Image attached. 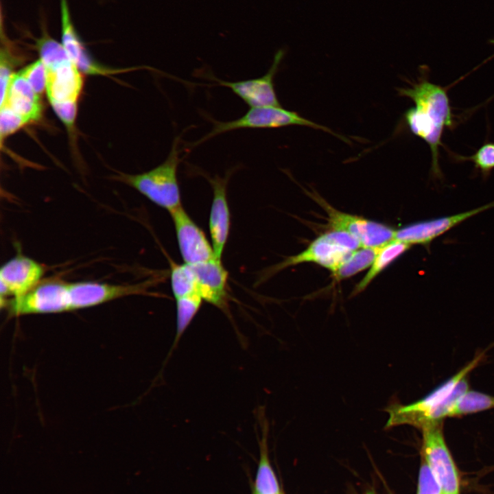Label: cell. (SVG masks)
I'll return each instance as SVG.
<instances>
[{
  "mask_svg": "<svg viewBox=\"0 0 494 494\" xmlns=\"http://www.w3.org/2000/svg\"><path fill=\"white\" fill-rule=\"evenodd\" d=\"M55 113L67 126L71 130L75 125L78 113V102H69L51 104Z\"/></svg>",
  "mask_w": 494,
  "mask_h": 494,
  "instance_id": "f1b7e54d",
  "label": "cell"
},
{
  "mask_svg": "<svg viewBox=\"0 0 494 494\" xmlns=\"http://www.w3.org/2000/svg\"><path fill=\"white\" fill-rule=\"evenodd\" d=\"M484 353L478 354L454 375L422 399L407 405L394 404L386 411L388 419L386 428L409 425L422 429L443 422L458 400L469 390V373L481 362Z\"/></svg>",
  "mask_w": 494,
  "mask_h": 494,
  "instance_id": "7a4b0ae2",
  "label": "cell"
},
{
  "mask_svg": "<svg viewBox=\"0 0 494 494\" xmlns=\"http://www.w3.org/2000/svg\"><path fill=\"white\" fill-rule=\"evenodd\" d=\"M180 255L188 265L209 261L215 257L212 244L183 206L170 212Z\"/></svg>",
  "mask_w": 494,
  "mask_h": 494,
  "instance_id": "4fadbf2b",
  "label": "cell"
},
{
  "mask_svg": "<svg viewBox=\"0 0 494 494\" xmlns=\"http://www.w3.org/2000/svg\"><path fill=\"white\" fill-rule=\"evenodd\" d=\"M43 266L33 259L19 254L5 263L0 270L1 303L23 296L40 283Z\"/></svg>",
  "mask_w": 494,
  "mask_h": 494,
  "instance_id": "7c38bea8",
  "label": "cell"
},
{
  "mask_svg": "<svg viewBox=\"0 0 494 494\" xmlns=\"http://www.w3.org/2000/svg\"><path fill=\"white\" fill-rule=\"evenodd\" d=\"M150 281L135 284H108L92 281L67 283L70 309L91 307L121 297L143 294Z\"/></svg>",
  "mask_w": 494,
  "mask_h": 494,
  "instance_id": "8fae6325",
  "label": "cell"
},
{
  "mask_svg": "<svg viewBox=\"0 0 494 494\" xmlns=\"http://www.w3.org/2000/svg\"><path fill=\"white\" fill-rule=\"evenodd\" d=\"M19 73L38 95H40L46 90L47 69L40 59L30 64Z\"/></svg>",
  "mask_w": 494,
  "mask_h": 494,
  "instance_id": "484cf974",
  "label": "cell"
},
{
  "mask_svg": "<svg viewBox=\"0 0 494 494\" xmlns=\"http://www.w3.org/2000/svg\"><path fill=\"white\" fill-rule=\"evenodd\" d=\"M456 159L471 161L482 175L487 176L494 169V143H484L472 156H458Z\"/></svg>",
  "mask_w": 494,
  "mask_h": 494,
  "instance_id": "d4e9b609",
  "label": "cell"
},
{
  "mask_svg": "<svg viewBox=\"0 0 494 494\" xmlns=\"http://www.w3.org/2000/svg\"><path fill=\"white\" fill-rule=\"evenodd\" d=\"M401 96L410 98L414 106L408 109L404 118L412 134L423 139L430 149L431 171L440 177L439 148L445 128L454 125L453 115L446 90L440 85L421 78L407 88L397 89Z\"/></svg>",
  "mask_w": 494,
  "mask_h": 494,
  "instance_id": "6da1fadb",
  "label": "cell"
},
{
  "mask_svg": "<svg viewBox=\"0 0 494 494\" xmlns=\"http://www.w3.org/2000/svg\"><path fill=\"white\" fill-rule=\"evenodd\" d=\"M421 430L423 459L437 478L443 493L459 494L458 473L445 440L443 422L429 425Z\"/></svg>",
  "mask_w": 494,
  "mask_h": 494,
  "instance_id": "8992f818",
  "label": "cell"
},
{
  "mask_svg": "<svg viewBox=\"0 0 494 494\" xmlns=\"http://www.w3.org/2000/svg\"><path fill=\"white\" fill-rule=\"evenodd\" d=\"M284 55L283 49L278 50L270 69L260 77L232 82L220 80L209 73L204 76L215 82L211 86L229 89L250 108L281 106L275 91L274 78Z\"/></svg>",
  "mask_w": 494,
  "mask_h": 494,
  "instance_id": "ba28073f",
  "label": "cell"
},
{
  "mask_svg": "<svg viewBox=\"0 0 494 494\" xmlns=\"http://www.w3.org/2000/svg\"><path fill=\"white\" fill-rule=\"evenodd\" d=\"M212 124V128L207 134L197 141L186 144L185 149H192L218 135L241 129H271L290 126H304L321 130L347 141L346 138L337 134L330 128L305 119L297 113L283 108L281 106H264L250 108L242 117L231 121H222L205 115Z\"/></svg>",
  "mask_w": 494,
  "mask_h": 494,
  "instance_id": "277c9868",
  "label": "cell"
},
{
  "mask_svg": "<svg viewBox=\"0 0 494 494\" xmlns=\"http://www.w3.org/2000/svg\"><path fill=\"white\" fill-rule=\"evenodd\" d=\"M1 305L12 316L71 311L67 283L58 281L40 283L25 295L7 299Z\"/></svg>",
  "mask_w": 494,
  "mask_h": 494,
  "instance_id": "52a82bcc",
  "label": "cell"
},
{
  "mask_svg": "<svg viewBox=\"0 0 494 494\" xmlns=\"http://www.w3.org/2000/svg\"><path fill=\"white\" fill-rule=\"evenodd\" d=\"M180 142V136L176 137L166 159L153 169L137 174L121 173L117 177L170 213L182 206L178 179V167L183 160Z\"/></svg>",
  "mask_w": 494,
  "mask_h": 494,
  "instance_id": "3957f363",
  "label": "cell"
},
{
  "mask_svg": "<svg viewBox=\"0 0 494 494\" xmlns=\"http://www.w3.org/2000/svg\"><path fill=\"white\" fill-rule=\"evenodd\" d=\"M29 122L15 113L10 109L3 107L1 108L0 113V134L1 144L3 139L12 133L15 132Z\"/></svg>",
  "mask_w": 494,
  "mask_h": 494,
  "instance_id": "4316f807",
  "label": "cell"
},
{
  "mask_svg": "<svg viewBox=\"0 0 494 494\" xmlns=\"http://www.w3.org/2000/svg\"><path fill=\"white\" fill-rule=\"evenodd\" d=\"M5 107L25 119L29 123L41 117L42 106L38 95L18 72L12 75L1 108Z\"/></svg>",
  "mask_w": 494,
  "mask_h": 494,
  "instance_id": "ac0fdd59",
  "label": "cell"
},
{
  "mask_svg": "<svg viewBox=\"0 0 494 494\" xmlns=\"http://www.w3.org/2000/svg\"><path fill=\"white\" fill-rule=\"evenodd\" d=\"M492 207H494V201L458 214L412 223L396 230L394 239L410 246L418 244L427 247L433 240L456 226Z\"/></svg>",
  "mask_w": 494,
  "mask_h": 494,
  "instance_id": "5bb4252c",
  "label": "cell"
},
{
  "mask_svg": "<svg viewBox=\"0 0 494 494\" xmlns=\"http://www.w3.org/2000/svg\"><path fill=\"white\" fill-rule=\"evenodd\" d=\"M176 301V331L173 344L174 348L198 313L202 305V298L197 292H195L177 298Z\"/></svg>",
  "mask_w": 494,
  "mask_h": 494,
  "instance_id": "603a6c76",
  "label": "cell"
},
{
  "mask_svg": "<svg viewBox=\"0 0 494 494\" xmlns=\"http://www.w3.org/2000/svg\"><path fill=\"white\" fill-rule=\"evenodd\" d=\"M366 494H375V493L373 491H369Z\"/></svg>",
  "mask_w": 494,
  "mask_h": 494,
  "instance_id": "f546056e",
  "label": "cell"
},
{
  "mask_svg": "<svg viewBox=\"0 0 494 494\" xmlns=\"http://www.w3.org/2000/svg\"><path fill=\"white\" fill-rule=\"evenodd\" d=\"M307 194L325 211L328 225L331 230L351 234L360 242L362 247L379 248L394 239L395 230L390 226L340 211L316 191H307Z\"/></svg>",
  "mask_w": 494,
  "mask_h": 494,
  "instance_id": "5b68a950",
  "label": "cell"
},
{
  "mask_svg": "<svg viewBox=\"0 0 494 494\" xmlns=\"http://www.w3.org/2000/svg\"><path fill=\"white\" fill-rule=\"evenodd\" d=\"M417 494H443L437 478L424 459L419 471Z\"/></svg>",
  "mask_w": 494,
  "mask_h": 494,
  "instance_id": "83f0119b",
  "label": "cell"
},
{
  "mask_svg": "<svg viewBox=\"0 0 494 494\" xmlns=\"http://www.w3.org/2000/svg\"><path fill=\"white\" fill-rule=\"evenodd\" d=\"M489 43L494 45V38L489 40Z\"/></svg>",
  "mask_w": 494,
  "mask_h": 494,
  "instance_id": "4dcf8cb0",
  "label": "cell"
},
{
  "mask_svg": "<svg viewBox=\"0 0 494 494\" xmlns=\"http://www.w3.org/2000/svg\"><path fill=\"white\" fill-rule=\"evenodd\" d=\"M261 423L263 433L259 443L260 456L252 494H283L268 456V423L266 421Z\"/></svg>",
  "mask_w": 494,
  "mask_h": 494,
  "instance_id": "ffe728a7",
  "label": "cell"
},
{
  "mask_svg": "<svg viewBox=\"0 0 494 494\" xmlns=\"http://www.w3.org/2000/svg\"><path fill=\"white\" fill-rule=\"evenodd\" d=\"M494 408V396L469 390L456 402L449 417H460Z\"/></svg>",
  "mask_w": 494,
  "mask_h": 494,
  "instance_id": "7402d4cb",
  "label": "cell"
},
{
  "mask_svg": "<svg viewBox=\"0 0 494 494\" xmlns=\"http://www.w3.org/2000/svg\"><path fill=\"white\" fill-rule=\"evenodd\" d=\"M240 166H235L226 171L224 176H211L196 170L207 178L213 189V200L209 216V231L215 257L221 259L228 240L231 227V213L227 200V187L232 174Z\"/></svg>",
  "mask_w": 494,
  "mask_h": 494,
  "instance_id": "30bf717a",
  "label": "cell"
},
{
  "mask_svg": "<svg viewBox=\"0 0 494 494\" xmlns=\"http://www.w3.org/2000/svg\"><path fill=\"white\" fill-rule=\"evenodd\" d=\"M379 248L362 247L354 250L332 274L334 279L336 281L344 280L370 267Z\"/></svg>",
  "mask_w": 494,
  "mask_h": 494,
  "instance_id": "44dd1931",
  "label": "cell"
},
{
  "mask_svg": "<svg viewBox=\"0 0 494 494\" xmlns=\"http://www.w3.org/2000/svg\"><path fill=\"white\" fill-rule=\"evenodd\" d=\"M334 230L318 237L301 252L287 257L272 266L264 274L266 278L290 266L303 263H314L330 270L333 274L353 252L338 242Z\"/></svg>",
  "mask_w": 494,
  "mask_h": 494,
  "instance_id": "9c48e42d",
  "label": "cell"
},
{
  "mask_svg": "<svg viewBox=\"0 0 494 494\" xmlns=\"http://www.w3.org/2000/svg\"><path fill=\"white\" fill-rule=\"evenodd\" d=\"M61 43L79 70L89 75H108L120 72L101 65L89 53L73 23L68 1L60 0Z\"/></svg>",
  "mask_w": 494,
  "mask_h": 494,
  "instance_id": "9a60e30c",
  "label": "cell"
},
{
  "mask_svg": "<svg viewBox=\"0 0 494 494\" xmlns=\"http://www.w3.org/2000/svg\"><path fill=\"white\" fill-rule=\"evenodd\" d=\"M170 281L176 299L197 292L196 275L191 265L171 263Z\"/></svg>",
  "mask_w": 494,
  "mask_h": 494,
  "instance_id": "cb8c5ba5",
  "label": "cell"
},
{
  "mask_svg": "<svg viewBox=\"0 0 494 494\" xmlns=\"http://www.w3.org/2000/svg\"><path fill=\"white\" fill-rule=\"evenodd\" d=\"M410 247V245L396 239H393L380 246L375 260L370 267V270L355 286L351 292V296H354L362 292L377 275L405 253Z\"/></svg>",
  "mask_w": 494,
  "mask_h": 494,
  "instance_id": "d6986e66",
  "label": "cell"
},
{
  "mask_svg": "<svg viewBox=\"0 0 494 494\" xmlns=\"http://www.w3.org/2000/svg\"><path fill=\"white\" fill-rule=\"evenodd\" d=\"M191 266L196 275V291L202 300L221 309H226L228 299V274L221 259L214 257Z\"/></svg>",
  "mask_w": 494,
  "mask_h": 494,
  "instance_id": "2e32d148",
  "label": "cell"
},
{
  "mask_svg": "<svg viewBox=\"0 0 494 494\" xmlns=\"http://www.w3.org/2000/svg\"><path fill=\"white\" fill-rule=\"evenodd\" d=\"M82 87L81 71L71 59L47 69L46 92L50 104L78 102Z\"/></svg>",
  "mask_w": 494,
  "mask_h": 494,
  "instance_id": "e0dca14e",
  "label": "cell"
}]
</instances>
